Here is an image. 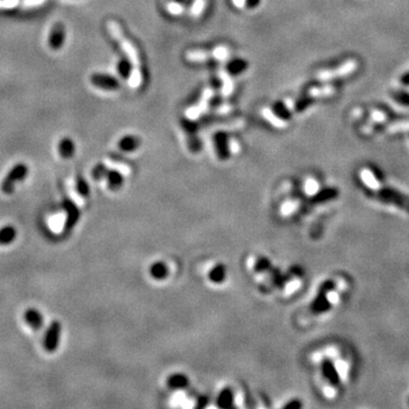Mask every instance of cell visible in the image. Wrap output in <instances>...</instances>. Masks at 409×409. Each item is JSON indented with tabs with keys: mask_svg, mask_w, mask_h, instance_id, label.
<instances>
[{
	"mask_svg": "<svg viewBox=\"0 0 409 409\" xmlns=\"http://www.w3.org/2000/svg\"><path fill=\"white\" fill-rule=\"evenodd\" d=\"M321 361V372L324 381V393L328 398L338 396L339 389L345 385L350 378L351 360L342 349L330 347Z\"/></svg>",
	"mask_w": 409,
	"mask_h": 409,
	"instance_id": "1",
	"label": "cell"
},
{
	"mask_svg": "<svg viewBox=\"0 0 409 409\" xmlns=\"http://www.w3.org/2000/svg\"><path fill=\"white\" fill-rule=\"evenodd\" d=\"M360 181L370 192L376 196L380 202L392 206L394 208L404 211L409 215V198L404 196L403 193L397 192L396 190L389 187H385L381 181L379 180L374 172L371 170L360 171Z\"/></svg>",
	"mask_w": 409,
	"mask_h": 409,
	"instance_id": "2",
	"label": "cell"
},
{
	"mask_svg": "<svg viewBox=\"0 0 409 409\" xmlns=\"http://www.w3.org/2000/svg\"><path fill=\"white\" fill-rule=\"evenodd\" d=\"M348 289V281L338 276L335 280L327 281L321 287L317 297L314 299L310 309L315 315H323L340 304L342 297Z\"/></svg>",
	"mask_w": 409,
	"mask_h": 409,
	"instance_id": "3",
	"label": "cell"
},
{
	"mask_svg": "<svg viewBox=\"0 0 409 409\" xmlns=\"http://www.w3.org/2000/svg\"><path fill=\"white\" fill-rule=\"evenodd\" d=\"M107 27H108V31L111 32L113 36H114V39L117 40L118 43L120 45V48H122L124 53L126 54L130 63L132 64V68H141V60H140V56H139L138 50L136 49V47H134L133 43L131 42L129 39L125 38L120 25L118 23H116V22L114 21H111V22H108Z\"/></svg>",
	"mask_w": 409,
	"mask_h": 409,
	"instance_id": "4",
	"label": "cell"
},
{
	"mask_svg": "<svg viewBox=\"0 0 409 409\" xmlns=\"http://www.w3.org/2000/svg\"><path fill=\"white\" fill-rule=\"evenodd\" d=\"M29 175V167L24 163H17L16 165L13 166L5 178L2 180L1 183V191L5 195H12L15 190V184L24 181Z\"/></svg>",
	"mask_w": 409,
	"mask_h": 409,
	"instance_id": "5",
	"label": "cell"
},
{
	"mask_svg": "<svg viewBox=\"0 0 409 409\" xmlns=\"http://www.w3.org/2000/svg\"><path fill=\"white\" fill-rule=\"evenodd\" d=\"M230 56V50L224 46L217 47L214 50H190L187 53V59L189 61H204L210 58H215L218 60H225Z\"/></svg>",
	"mask_w": 409,
	"mask_h": 409,
	"instance_id": "6",
	"label": "cell"
},
{
	"mask_svg": "<svg viewBox=\"0 0 409 409\" xmlns=\"http://www.w3.org/2000/svg\"><path fill=\"white\" fill-rule=\"evenodd\" d=\"M61 324L58 321H54L50 324L48 330L46 331L45 339H43V348L48 352H55L58 349L60 341Z\"/></svg>",
	"mask_w": 409,
	"mask_h": 409,
	"instance_id": "7",
	"label": "cell"
},
{
	"mask_svg": "<svg viewBox=\"0 0 409 409\" xmlns=\"http://www.w3.org/2000/svg\"><path fill=\"white\" fill-rule=\"evenodd\" d=\"M65 40H66V29H65V25L60 22L54 24L53 28H51V31L49 33L48 38V45L51 50H60L63 48Z\"/></svg>",
	"mask_w": 409,
	"mask_h": 409,
	"instance_id": "8",
	"label": "cell"
},
{
	"mask_svg": "<svg viewBox=\"0 0 409 409\" xmlns=\"http://www.w3.org/2000/svg\"><path fill=\"white\" fill-rule=\"evenodd\" d=\"M91 85L104 90H116L119 88V83L114 76L107 74H100V73H94L90 76Z\"/></svg>",
	"mask_w": 409,
	"mask_h": 409,
	"instance_id": "9",
	"label": "cell"
},
{
	"mask_svg": "<svg viewBox=\"0 0 409 409\" xmlns=\"http://www.w3.org/2000/svg\"><path fill=\"white\" fill-rule=\"evenodd\" d=\"M357 68V63L356 61H348V63H346L343 66L339 67L338 69H331V71H325L323 73H321V74L317 76L320 80H331V79H334V78H340V76H343L346 74H349V73H351L352 71H355Z\"/></svg>",
	"mask_w": 409,
	"mask_h": 409,
	"instance_id": "10",
	"label": "cell"
},
{
	"mask_svg": "<svg viewBox=\"0 0 409 409\" xmlns=\"http://www.w3.org/2000/svg\"><path fill=\"white\" fill-rule=\"evenodd\" d=\"M211 96H213V91H211L210 89L204 90V93H203V98H202V100H200L199 104L195 106V107L188 109L187 113H185L187 117L190 118V119H192V120L198 118L199 116L202 115L203 113L207 109V102H208V100L210 99Z\"/></svg>",
	"mask_w": 409,
	"mask_h": 409,
	"instance_id": "11",
	"label": "cell"
},
{
	"mask_svg": "<svg viewBox=\"0 0 409 409\" xmlns=\"http://www.w3.org/2000/svg\"><path fill=\"white\" fill-rule=\"evenodd\" d=\"M25 323L30 325V327L33 331H40L43 325V316L42 314L35 308H29L24 313Z\"/></svg>",
	"mask_w": 409,
	"mask_h": 409,
	"instance_id": "12",
	"label": "cell"
},
{
	"mask_svg": "<svg viewBox=\"0 0 409 409\" xmlns=\"http://www.w3.org/2000/svg\"><path fill=\"white\" fill-rule=\"evenodd\" d=\"M63 206L67 213V220H66V224H65V228H66V230H71L79 221L80 210H79V208L76 207V204L74 203H72L69 199L64 200Z\"/></svg>",
	"mask_w": 409,
	"mask_h": 409,
	"instance_id": "13",
	"label": "cell"
},
{
	"mask_svg": "<svg viewBox=\"0 0 409 409\" xmlns=\"http://www.w3.org/2000/svg\"><path fill=\"white\" fill-rule=\"evenodd\" d=\"M214 142H215V148H216L217 156L220 157L221 159H226L229 157V140L228 137L224 132H218L215 134L214 137Z\"/></svg>",
	"mask_w": 409,
	"mask_h": 409,
	"instance_id": "14",
	"label": "cell"
},
{
	"mask_svg": "<svg viewBox=\"0 0 409 409\" xmlns=\"http://www.w3.org/2000/svg\"><path fill=\"white\" fill-rule=\"evenodd\" d=\"M58 152H59L61 158H72L75 153V142L68 137L63 138L59 141V144H58Z\"/></svg>",
	"mask_w": 409,
	"mask_h": 409,
	"instance_id": "15",
	"label": "cell"
},
{
	"mask_svg": "<svg viewBox=\"0 0 409 409\" xmlns=\"http://www.w3.org/2000/svg\"><path fill=\"white\" fill-rule=\"evenodd\" d=\"M106 180H107L108 188L112 190H117L123 185L124 178L122 175V172L117 170L108 171L107 174H106Z\"/></svg>",
	"mask_w": 409,
	"mask_h": 409,
	"instance_id": "16",
	"label": "cell"
},
{
	"mask_svg": "<svg viewBox=\"0 0 409 409\" xmlns=\"http://www.w3.org/2000/svg\"><path fill=\"white\" fill-rule=\"evenodd\" d=\"M17 236V231L13 225H6L0 229V244L7 246L14 242Z\"/></svg>",
	"mask_w": 409,
	"mask_h": 409,
	"instance_id": "17",
	"label": "cell"
},
{
	"mask_svg": "<svg viewBox=\"0 0 409 409\" xmlns=\"http://www.w3.org/2000/svg\"><path fill=\"white\" fill-rule=\"evenodd\" d=\"M150 275L152 279L157 281L166 279L169 275V267H167L165 263L163 262H156L150 266Z\"/></svg>",
	"mask_w": 409,
	"mask_h": 409,
	"instance_id": "18",
	"label": "cell"
},
{
	"mask_svg": "<svg viewBox=\"0 0 409 409\" xmlns=\"http://www.w3.org/2000/svg\"><path fill=\"white\" fill-rule=\"evenodd\" d=\"M139 145H140V140L134 136H125L118 141V148L126 152L134 151L139 148Z\"/></svg>",
	"mask_w": 409,
	"mask_h": 409,
	"instance_id": "19",
	"label": "cell"
},
{
	"mask_svg": "<svg viewBox=\"0 0 409 409\" xmlns=\"http://www.w3.org/2000/svg\"><path fill=\"white\" fill-rule=\"evenodd\" d=\"M247 68H248V61L244 59H241V58H238V59L230 61L228 66H226V71H228L229 74L239 75L241 74V73H243L244 71H246Z\"/></svg>",
	"mask_w": 409,
	"mask_h": 409,
	"instance_id": "20",
	"label": "cell"
},
{
	"mask_svg": "<svg viewBox=\"0 0 409 409\" xmlns=\"http://www.w3.org/2000/svg\"><path fill=\"white\" fill-rule=\"evenodd\" d=\"M262 113H263V116H264V117L267 119L272 125L277 127V129H283V127L287 125V120L280 118L271 108H264Z\"/></svg>",
	"mask_w": 409,
	"mask_h": 409,
	"instance_id": "21",
	"label": "cell"
},
{
	"mask_svg": "<svg viewBox=\"0 0 409 409\" xmlns=\"http://www.w3.org/2000/svg\"><path fill=\"white\" fill-rule=\"evenodd\" d=\"M189 384V380L183 374H173L167 380V385L171 389H183Z\"/></svg>",
	"mask_w": 409,
	"mask_h": 409,
	"instance_id": "22",
	"label": "cell"
},
{
	"mask_svg": "<svg viewBox=\"0 0 409 409\" xmlns=\"http://www.w3.org/2000/svg\"><path fill=\"white\" fill-rule=\"evenodd\" d=\"M272 111L275 113V114L279 116L280 118H282L284 120L290 119L291 115H292L289 105H288L287 102H282V101L275 102V104L273 105Z\"/></svg>",
	"mask_w": 409,
	"mask_h": 409,
	"instance_id": "23",
	"label": "cell"
},
{
	"mask_svg": "<svg viewBox=\"0 0 409 409\" xmlns=\"http://www.w3.org/2000/svg\"><path fill=\"white\" fill-rule=\"evenodd\" d=\"M217 405L222 408H229L233 406V393L231 389L222 390L217 398Z\"/></svg>",
	"mask_w": 409,
	"mask_h": 409,
	"instance_id": "24",
	"label": "cell"
},
{
	"mask_svg": "<svg viewBox=\"0 0 409 409\" xmlns=\"http://www.w3.org/2000/svg\"><path fill=\"white\" fill-rule=\"evenodd\" d=\"M226 271L223 265H217L209 273V279L214 283H222L225 280Z\"/></svg>",
	"mask_w": 409,
	"mask_h": 409,
	"instance_id": "25",
	"label": "cell"
},
{
	"mask_svg": "<svg viewBox=\"0 0 409 409\" xmlns=\"http://www.w3.org/2000/svg\"><path fill=\"white\" fill-rule=\"evenodd\" d=\"M220 78L222 79L223 81V88H222V92L224 96H229V94L232 93L233 91V82L231 78H230V74L229 73H226L224 71L220 72Z\"/></svg>",
	"mask_w": 409,
	"mask_h": 409,
	"instance_id": "26",
	"label": "cell"
},
{
	"mask_svg": "<svg viewBox=\"0 0 409 409\" xmlns=\"http://www.w3.org/2000/svg\"><path fill=\"white\" fill-rule=\"evenodd\" d=\"M129 85L131 88H139L141 86L142 83V73H141V68H132V71H131V74L129 76Z\"/></svg>",
	"mask_w": 409,
	"mask_h": 409,
	"instance_id": "27",
	"label": "cell"
},
{
	"mask_svg": "<svg viewBox=\"0 0 409 409\" xmlns=\"http://www.w3.org/2000/svg\"><path fill=\"white\" fill-rule=\"evenodd\" d=\"M333 88L332 87H323V88H313L309 90L308 96L309 97H321V96H327L333 92Z\"/></svg>",
	"mask_w": 409,
	"mask_h": 409,
	"instance_id": "28",
	"label": "cell"
},
{
	"mask_svg": "<svg viewBox=\"0 0 409 409\" xmlns=\"http://www.w3.org/2000/svg\"><path fill=\"white\" fill-rule=\"evenodd\" d=\"M76 189H78V192L82 197L89 196L90 188H89V184H88V182L86 181L85 177L79 176L78 178H76Z\"/></svg>",
	"mask_w": 409,
	"mask_h": 409,
	"instance_id": "29",
	"label": "cell"
},
{
	"mask_svg": "<svg viewBox=\"0 0 409 409\" xmlns=\"http://www.w3.org/2000/svg\"><path fill=\"white\" fill-rule=\"evenodd\" d=\"M117 71L120 74V76L124 79H129L131 74V71H132V64L129 63L126 60H120L117 64Z\"/></svg>",
	"mask_w": 409,
	"mask_h": 409,
	"instance_id": "30",
	"label": "cell"
},
{
	"mask_svg": "<svg viewBox=\"0 0 409 409\" xmlns=\"http://www.w3.org/2000/svg\"><path fill=\"white\" fill-rule=\"evenodd\" d=\"M204 7H206V0H195L190 13L193 17H198L203 14Z\"/></svg>",
	"mask_w": 409,
	"mask_h": 409,
	"instance_id": "31",
	"label": "cell"
},
{
	"mask_svg": "<svg viewBox=\"0 0 409 409\" xmlns=\"http://www.w3.org/2000/svg\"><path fill=\"white\" fill-rule=\"evenodd\" d=\"M184 7L182 5L181 1H174V0H170V2L167 3V10L173 15H180V14L183 12Z\"/></svg>",
	"mask_w": 409,
	"mask_h": 409,
	"instance_id": "32",
	"label": "cell"
},
{
	"mask_svg": "<svg viewBox=\"0 0 409 409\" xmlns=\"http://www.w3.org/2000/svg\"><path fill=\"white\" fill-rule=\"evenodd\" d=\"M107 167L104 164H98L97 166L93 167L92 170V176L94 180H101V178H104L106 176V174H107Z\"/></svg>",
	"mask_w": 409,
	"mask_h": 409,
	"instance_id": "33",
	"label": "cell"
},
{
	"mask_svg": "<svg viewBox=\"0 0 409 409\" xmlns=\"http://www.w3.org/2000/svg\"><path fill=\"white\" fill-rule=\"evenodd\" d=\"M310 102H312V97H306V98H301V99L297 100L293 104V109L295 112H302L305 111V109L308 107L310 105Z\"/></svg>",
	"mask_w": 409,
	"mask_h": 409,
	"instance_id": "34",
	"label": "cell"
},
{
	"mask_svg": "<svg viewBox=\"0 0 409 409\" xmlns=\"http://www.w3.org/2000/svg\"><path fill=\"white\" fill-rule=\"evenodd\" d=\"M394 100L399 102L400 105L403 106H409V93L408 92H403V91H399V92L393 94Z\"/></svg>",
	"mask_w": 409,
	"mask_h": 409,
	"instance_id": "35",
	"label": "cell"
},
{
	"mask_svg": "<svg viewBox=\"0 0 409 409\" xmlns=\"http://www.w3.org/2000/svg\"><path fill=\"white\" fill-rule=\"evenodd\" d=\"M232 2L238 8H244L247 6V0H232Z\"/></svg>",
	"mask_w": 409,
	"mask_h": 409,
	"instance_id": "36",
	"label": "cell"
},
{
	"mask_svg": "<svg viewBox=\"0 0 409 409\" xmlns=\"http://www.w3.org/2000/svg\"><path fill=\"white\" fill-rule=\"evenodd\" d=\"M262 0H247V7L248 8H256Z\"/></svg>",
	"mask_w": 409,
	"mask_h": 409,
	"instance_id": "37",
	"label": "cell"
},
{
	"mask_svg": "<svg viewBox=\"0 0 409 409\" xmlns=\"http://www.w3.org/2000/svg\"><path fill=\"white\" fill-rule=\"evenodd\" d=\"M401 82H403V85L405 86H409V72L401 76Z\"/></svg>",
	"mask_w": 409,
	"mask_h": 409,
	"instance_id": "38",
	"label": "cell"
},
{
	"mask_svg": "<svg viewBox=\"0 0 409 409\" xmlns=\"http://www.w3.org/2000/svg\"><path fill=\"white\" fill-rule=\"evenodd\" d=\"M174 1H181L182 2V1H183V0H174Z\"/></svg>",
	"mask_w": 409,
	"mask_h": 409,
	"instance_id": "39",
	"label": "cell"
}]
</instances>
